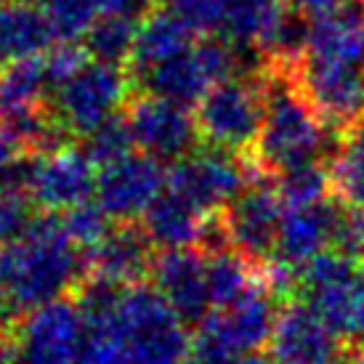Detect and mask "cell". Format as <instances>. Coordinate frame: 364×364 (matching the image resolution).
<instances>
[{"mask_svg": "<svg viewBox=\"0 0 364 364\" xmlns=\"http://www.w3.org/2000/svg\"><path fill=\"white\" fill-rule=\"evenodd\" d=\"M43 61H46L51 88L59 91L64 82H70L88 64V51L82 48V43H53L51 48L43 53Z\"/></svg>", "mask_w": 364, "mask_h": 364, "instance_id": "d6a6232c", "label": "cell"}, {"mask_svg": "<svg viewBox=\"0 0 364 364\" xmlns=\"http://www.w3.org/2000/svg\"><path fill=\"white\" fill-rule=\"evenodd\" d=\"M43 14L51 24L56 43L82 41L102 14L93 0H46Z\"/></svg>", "mask_w": 364, "mask_h": 364, "instance_id": "f1b7e54d", "label": "cell"}, {"mask_svg": "<svg viewBox=\"0 0 364 364\" xmlns=\"http://www.w3.org/2000/svg\"><path fill=\"white\" fill-rule=\"evenodd\" d=\"M277 192L282 197L284 208H314V205L327 203V194L333 192L330 173L322 165L309 162L301 168L279 173L277 178Z\"/></svg>", "mask_w": 364, "mask_h": 364, "instance_id": "83f0119b", "label": "cell"}, {"mask_svg": "<svg viewBox=\"0 0 364 364\" xmlns=\"http://www.w3.org/2000/svg\"><path fill=\"white\" fill-rule=\"evenodd\" d=\"M306 306L343 343L364 341V266L343 250H324L298 272Z\"/></svg>", "mask_w": 364, "mask_h": 364, "instance_id": "277c9868", "label": "cell"}, {"mask_svg": "<svg viewBox=\"0 0 364 364\" xmlns=\"http://www.w3.org/2000/svg\"><path fill=\"white\" fill-rule=\"evenodd\" d=\"M19 3H27V6H35V9H43L46 0H19Z\"/></svg>", "mask_w": 364, "mask_h": 364, "instance_id": "b9f144b4", "label": "cell"}, {"mask_svg": "<svg viewBox=\"0 0 364 364\" xmlns=\"http://www.w3.org/2000/svg\"><path fill=\"white\" fill-rule=\"evenodd\" d=\"M136 32H139V21L133 19V14L99 16L88 35L82 38V48L88 51V56H93V61L125 64L131 61Z\"/></svg>", "mask_w": 364, "mask_h": 364, "instance_id": "484cf974", "label": "cell"}, {"mask_svg": "<svg viewBox=\"0 0 364 364\" xmlns=\"http://www.w3.org/2000/svg\"><path fill=\"white\" fill-rule=\"evenodd\" d=\"M99 316H107L125 351L131 354L133 364L189 362L192 338L186 333V322L154 287L146 284L125 287L117 304Z\"/></svg>", "mask_w": 364, "mask_h": 364, "instance_id": "3957f363", "label": "cell"}, {"mask_svg": "<svg viewBox=\"0 0 364 364\" xmlns=\"http://www.w3.org/2000/svg\"><path fill=\"white\" fill-rule=\"evenodd\" d=\"M11 335L14 364H80L88 319L77 301L59 298L21 314Z\"/></svg>", "mask_w": 364, "mask_h": 364, "instance_id": "8992f818", "label": "cell"}, {"mask_svg": "<svg viewBox=\"0 0 364 364\" xmlns=\"http://www.w3.org/2000/svg\"><path fill=\"white\" fill-rule=\"evenodd\" d=\"M32 203L21 192H3L0 194V247L16 242L27 234L32 226Z\"/></svg>", "mask_w": 364, "mask_h": 364, "instance_id": "836d02e7", "label": "cell"}, {"mask_svg": "<svg viewBox=\"0 0 364 364\" xmlns=\"http://www.w3.org/2000/svg\"><path fill=\"white\" fill-rule=\"evenodd\" d=\"M284 215V203L277 183H266L261 173L229 208H223L221 218L229 234V245L250 261H261L274 255L279 223Z\"/></svg>", "mask_w": 364, "mask_h": 364, "instance_id": "5bb4252c", "label": "cell"}, {"mask_svg": "<svg viewBox=\"0 0 364 364\" xmlns=\"http://www.w3.org/2000/svg\"><path fill=\"white\" fill-rule=\"evenodd\" d=\"M295 72L266 67V112L255 141V165L263 173H284L316 162L330 146V125L319 117L301 88Z\"/></svg>", "mask_w": 364, "mask_h": 364, "instance_id": "7a4b0ae2", "label": "cell"}, {"mask_svg": "<svg viewBox=\"0 0 364 364\" xmlns=\"http://www.w3.org/2000/svg\"><path fill=\"white\" fill-rule=\"evenodd\" d=\"M295 85L333 131L351 133L364 122V72L306 56L295 70Z\"/></svg>", "mask_w": 364, "mask_h": 364, "instance_id": "4fadbf2b", "label": "cell"}, {"mask_svg": "<svg viewBox=\"0 0 364 364\" xmlns=\"http://www.w3.org/2000/svg\"><path fill=\"white\" fill-rule=\"evenodd\" d=\"M258 173L250 162L240 160L226 149H194L192 154L173 162L168 171V192L181 197L205 213H215L229 205L255 181Z\"/></svg>", "mask_w": 364, "mask_h": 364, "instance_id": "ba28073f", "label": "cell"}, {"mask_svg": "<svg viewBox=\"0 0 364 364\" xmlns=\"http://www.w3.org/2000/svg\"><path fill=\"white\" fill-rule=\"evenodd\" d=\"M354 0H290L295 14H301L306 19H322L327 14H335V11L351 6Z\"/></svg>", "mask_w": 364, "mask_h": 364, "instance_id": "74e56055", "label": "cell"}, {"mask_svg": "<svg viewBox=\"0 0 364 364\" xmlns=\"http://www.w3.org/2000/svg\"><path fill=\"white\" fill-rule=\"evenodd\" d=\"M24 181H27V162H21V146L0 120V194L24 192Z\"/></svg>", "mask_w": 364, "mask_h": 364, "instance_id": "e575fe53", "label": "cell"}, {"mask_svg": "<svg viewBox=\"0 0 364 364\" xmlns=\"http://www.w3.org/2000/svg\"><path fill=\"white\" fill-rule=\"evenodd\" d=\"M173 11L192 27L194 35L221 32L223 0H173Z\"/></svg>", "mask_w": 364, "mask_h": 364, "instance_id": "d590c367", "label": "cell"}, {"mask_svg": "<svg viewBox=\"0 0 364 364\" xmlns=\"http://www.w3.org/2000/svg\"><path fill=\"white\" fill-rule=\"evenodd\" d=\"M237 364H274V362H269V359H263V356H258V354H250V356H245V359H240Z\"/></svg>", "mask_w": 364, "mask_h": 364, "instance_id": "60d3db41", "label": "cell"}, {"mask_svg": "<svg viewBox=\"0 0 364 364\" xmlns=\"http://www.w3.org/2000/svg\"><path fill=\"white\" fill-rule=\"evenodd\" d=\"M266 112V75L229 77L213 85L197 104L200 139L215 149L242 152L258 141Z\"/></svg>", "mask_w": 364, "mask_h": 364, "instance_id": "5b68a950", "label": "cell"}, {"mask_svg": "<svg viewBox=\"0 0 364 364\" xmlns=\"http://www.w3.org/2000/svg\"><path fill=\"white\" fill-rule=\"evenodd\" d=\"M343 213L338 210L330 200L314 208H284L277 245H274V263L287 272H298L322 255L330 242H338V229H341Z\"/></svg>", "mask_w": 364, "mask_h": 364, "instance_id": "2e32d148", "label": "cell"}, {"mask_svg": "<svg viewBox=\"0 0 364 364\" xmlns=\"http://www.w3.org/2000/svg\"><path fill=\"white\" fill-rule=\"evenodd\" d=\"M215 213H205L176 197L165 189L160 200L144 215V234L154 247L162 250H183V247H203L210 218Z\"/></svg>", "mask_w": 364, "mask_h": 364, "instance_id": "44dd1931", "label": "cell"}, {"mask_svg": "<svg viewBox=\"0 0 364 364\" xmlns=\"http://www.w3.org/2000/svg\"><path fill=\"white\" fill-rule=\"evenodd\" d=\"M284 0H223V38L232 46L261 48L287 16Z\"/></svg>", "mask_w": 364, "mask_h": 364, "instance_id": "603a6c76", "label": "cell"}, {"mask_svg": "<svg viewBox=\"0 0 364 364\" xmlns=\"http://www.w3.org/2000/svg\"><path fill=\"white\" fill-rule=\"evenodd\" d=\"M80 364H133L131 354L125 351L107 316L88 319V338H85Z\"/></svg>", "mask_w": 364, "mask_h": 364, "instance_id": "1f68e13d", "label": "cell"}, {"mask_svg": "<svg viewBox=\"0 0 364 364\" xmlns=\"http://www.w3.org/2000/svg\"><path fill=\"white\" fill-rule=\"evenodd\" d=\"M64 229L70 234V240L77 247L85 250H96L99 245L109 237L112 232V218L99 208V203H82L77 208L64 213Z\"/></svg>", "mask_w": 364, "mask_h": 364, "instance_id": "4dcf8cb0", "label": "cell"}, {"mask_svg": "<svg viewBox=\"0 0 364 364\" xmlns=\"http://www.w3.org/2000/svg\"><path fill=\"white\" fill-rule=\"evenodd\" d=\"M53 41L43 9L19 0H0V67L43 56Z\"/></svg>", "mask_w": 364, "mask_h": 364, "instance_id": "7402d4cb", "label": "cell"}, {"mask_svg": "<svg viewBox=\"0 0 364 364\" xmlns=\"http://www.w3.org/2000/svg\"><path fill=\"white\" fill-rule=\"evenodd\" d=\"M96 165L82 149L59 146L53 152L35 154L27 162V181L24 192L32 205L41 210L67 213L82 203H91V194H96Z\"/></svg>", "mask_w": 364, "mask_h": 364, "instance_id": "30bf717a", "label": "cell"}, {"mask_svg": "<svg viewBox=\"0 0 364 364\" xmlns=\"http://www.w3.org/2000/svg\"><path fill=\"white\" fill-rule=\"evenodd\" d=\"M51 91L43 56L9 64L0 72V120L46 107V93Z\"/></svg>", "mask_w": 364, "mask_h": 364, "instance_id": "cb8c5ba5", "label": "cell"}, {"mask_svg": "<svg viewBox=\"0 0 364 364\" xmlns=\"http://www.w3.org/2000/svg\"><path fill=\"white\" fill-rule=\"evenodd\" d=\"M208 282H210L213 309H221L250 293L255 284H261L263 272L255 274L253 261L247 255L226 247L218 253H208Z\"/></svg>", "mask_w": 364, "mask_h": 364, "instance_id": "d4e9b609", "label": "cell"}, {"mask_svg": "<svg viewBox=\"0 0 364 364\" xmlns=\"http://www.w3.org/2000/svg\"><path fill=\"white\" fill-rule=\"evenodd\" d=\"M306 56L327 64L343 67H364V0L327 14L309 24ZM304 56V59H306Z\"/></svg>", "mask_w": 364, "mask_h": 364, "instance_id": "ac0fdd59", "label": "cell"}, {"mask_svg": "<svg viewBox=\"0 0 364 364\" xmlns=\"http://www.w3.org/2000/svg\"><path fill=\"white\" fill-rule=\"evenodd\" d=\"M133 146H136V141H133V133L128 128V120H125V114H120L114 120L104 122L102 128H96L93 133H88L82 152L91 157L96 168H104V165H112V162L133 154Z\"/></svg>", "mask_w": 364, "mask_h": 364, "instance_id": "f546056e", "label": "cell"}, {"mask_svg": "<svg viewBox=\"0 0 364 364\" xmlns=\"http://www.w3.org/2000/svg\"><path fill=\"white\" fill-rule=\"evenodd\" d=\"M93 3L102 16H109V14H133V6L139 0H93Z\"/></svg>", "mask_w": 364, "mask_h": 364, "instance_id": "ab89813d", "label": "cell"}, {"mask_svg": "<svg viewBox=\"0 0 364 364\" xmlns=\"http://www.w3.org/2000/svg\"><path fill=\"white\" fill-rule=\"evenodd\" d=\"M85 279L80 247L70 240L59 215H35L24 237L0 247V287L21 314L67 298Z\"/></svg>", "mask_w": 364, "mask_h": 364, "instance_id": "6da1fadb", "label": "cell"}, {"mask_svg": "<svg viewBox=\"0 0 364 364\" xmlns=\"http://www.w3.org/2000/svg\"><path fill=\"white\" fill-rule=\"evenodd\" d=\"M133 75L122 64L88 61L70 82L56 91V117L72 136H88L104 122L120 117L128 104Z\"/></svg>", "mask_w": 364, "mask_h": 364, "instance_id": "52a82bcc", "label": "cell"}, {"mask_svg": "<svg viewBox=\"0 0 364 364\" xmlns=\"http://www.w3.org/2000/svg\"><path fill=\"white\" fill-rule=\"evenodd\" d=\"M269 354L274 364H343L341 341L306 304H290L279 311Z\"/></svg>", "mask_w": 364, "mask_h": 364, "instance_id": "e0dca14e", "label": "cell"}, {"mask_svg": "<svg viewBox=\"0 0 364 364\" xmlns=\"http://www.w3.org/2000/svg\"><path fill=\"white\" fill-rule=\"evenodd\" d=\"M168 189V171L160 160L144 152H133L122 160L99 168L96 203L112 221H136Z\"/></svg>", "mask_w": 364, "mask_h": 364, "instance_id": "8fae6325", "label": "cell"}, {"mask_svg": "<svg viewBox=\"0 0 364 364\" xmlns=\"http://www.w3.org/2000/svg\"><path fill=\"white\" fill-rule=\"evenodd\" d=\"M141 3H149V6H154V9H160V6H165V3H173V0H141Z\"/></svg>", "mask_w": 364, "mask_h": 364, "instance_id": "7bdbcfd3", "label": "cell"}, {"mask_svg": "<svg viewBox=\"0 0 364 364\" xmlns=\"http://www.w3.org/2000/svg\"><path fill=\"white\" fill-rule=\"evenodd\" d=\"M149 247L152 242L146 240L144 229H136L131 223L112 229L109 237L88 255V274L122 290L136 287L146 274H152L154 261L149 258Z\"/></svg>", "mask_w": 364, "mask_h": 364, "instance_id": "d6986e66", "label": "cell"}, {"mask_svg": "<svg viewBox=\"0 0 364 364\" xmlns=\"http://www.w3.org/2000/svg\"><path fill=\"white\" fill-rule=\"evenodd\" d=\"M194 46V32L173 9H152L136 32V46L131 53V75L133 80L144 77L146 72L160 67L165 61L181 56Z\"/></svg>", "mask_w": 364, "mask_h": 364, "instance_id": "ffe728a7", "label": "cell"}, {"mask_svg": "<svg viewBox=\"0 0 364 364\" xmlns=\"http://www.w3.org/2000/svg\"><path fill=\"white\" fill-rule=\"evenodd\" d=\"M237 67H240V61H237L232 43L205 38V41L194 43L181 56L146 72L136 82H141L146 93L192 107V104H200V99L213 85L234 77Z\"/></svg>", "mask_w": 364, "mask_h": 364, "instance_id": "9c48e42d", "label": "cell"}, {"mask_svg": "<svg viewBox=\"0 0 364 364\" xmlns=\"http://www.w3.org/2000/svg\"><path fill=\"white\" fill-rule=\"evenodd\" d=\"M338 242L341 250L364 261V208H351L343 213L341 218V229H338Z\"/></svg>", "mask_w": 364, "mask_h": 364, "instance_id": "8d00e7d4", "label": "cell"}, {"mask_svg": "<svg viewBox=\"0 0 364 364\" xmlns=\"http://www.w3.org/2000/svg\"><path fill=\"white\" fill-rule=\"evenodd\" d=\"M19 309H16V304L9 298V293L0 287V333H11L14 327H16V322H19Z\"/></svg>", "mask_w": 364, "mask_h": 364, "instance_id": "f35d334b", "label": "cell"}, {"mask_svg": "<svg viewBox=\"0 0 364 364\" xmlns=\"http://www.w3.org/2000/svg\"><path fill=\"white\" fill-rule=\"evenodd\" d=\"M125 120L136 146L160 162H178L181 157L194 152L197 141H203L197 117L189 112V107L154 93L133 99L128 104Z\"/></svg>", "mask_w": 364, "mask_h": 364, "instance_id": "7c38bea8", "label": "cell"}, {"mask_svg": "<svg viewBox=\"0 0 364 364\" xmlns=\"http://www.w3.org/2000/svg\"><path fill=\"white\" fill-rule=\"evenodd\" d=\"M330 183L333 194L348 208H364V141L346 133L330 157Z\"/></svg>", "mask_w": 364, "mask_h": 364, "instance_id": "4316f807", "label": "cell"}, {"mask_svg": "<svg viewBox=\"0 0 364 364\" xmlns=\"http://www.w3.org/2000/svg\"><path fill=\"white\" fill-rule=\"evenodd\" d=\"M154 290L176 309L183 322H203L213 311L210 282H208V255L197 247L162 250L152 263Z\"/></svg>", "mask_w": 364, "mask_h": 364, "instance_id": "9a60e30c", "label": "cell"}]
</instances>
